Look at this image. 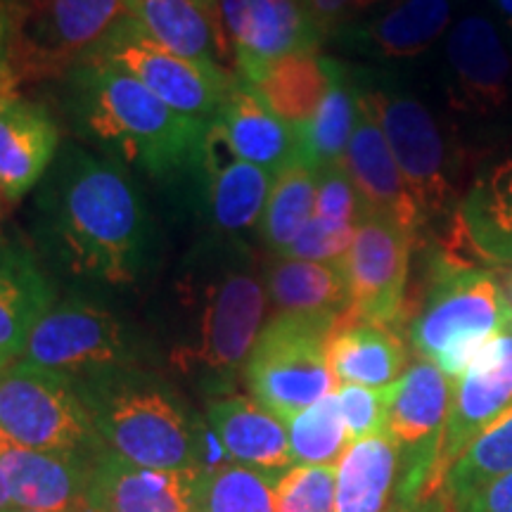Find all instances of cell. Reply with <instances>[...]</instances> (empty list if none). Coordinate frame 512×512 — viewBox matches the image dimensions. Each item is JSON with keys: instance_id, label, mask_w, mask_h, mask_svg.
<instances>
[{"instance_id": "cell-1", "label": "cell", "mask_w": 512, "mask_h": 512, "mask_svg": "<svg viewBox=\"0 0 512 512\" xmlns=\"http://www.w3.org/2000/svg\"><path fill=\"white\" fill-rule=\"evenodd\" d=\"M36 238L69 278L131 287L155 261L157 226L124 166L67 143L38 183Z\"/></svg>"}, {"instance_id": "cell-2", "label": "cell", "mask_w": 512, "mask_h": 512, "mask_svg": "<svg viewBox=\"0 0 512 512\" xmlns=\"http://www.w3.org/2000/svg\"><path fill=\"white\" fill-rule=\"evenodd\" d=\"M176 297L190 325L171 349V366L204 387H228L247 366L268 302L264 275L247 240L209 235L192 247L176 280Z\"/></svg>"}, {"instance_id": "cell-3", "label": "cell", "mask_w": 512, "mask_h": 512, "mask_svg": "<svg viewBox=\"0 0 512 512\" xmlns=\"http://www.w3.org/2000/svg\"><path fill=\"white\" fill-rule=\"evenodd\" d=\"M67 110L76 131L157 181L190 176L200 162L207 121L164 105L119 64L91 55L67 74Z\"/></svg>"}, {"instance_id": "cell-4", "label": "cell", "mask_w": 512, "mask_h": 512, "mask_svg": "<svg viewBox=\"0 0 512 512\" xmlns=\"http://www.w3.org/2000/svg\"><path fill=\"white\" fill-rule=\"evenodd\" d=\"M427 287L413 311L408 337L420 358L456 382L486 344L512 325L503 280L434 245L427 254Z\"/></svg>"}, {"instance_id": "cell-5", "label": "cell", "mask_w": 512, "mask_h": 512, "mask_svg": "<svg viewBox=\"0 0 512 512\" xmlns=\"http://www.w3.org/2000/svg\"><path fill=\"white\" fill-rule=\"evenodd\" d=\"M76 389L107 451L150 470H197L200 427L155 377L124 368L79 382Z\"/></svg>"}, {"instance_id": "cell-6", "label": "cell", "mask_w": 512, "mask_h": 512, "mask_svg": "<svg viewBox=\"0 0 512 512\" xmlns=\"http://www.w3.org/2000/svg\"><path fill=\"white\" fill-rule=\"evenodd\" d=\"M358 102L382 128L425 228L432 223L446 226L463 197V157L453 133L425 102L392 83H358Z\"/></svg>"}, {"instance_id": "cell-7", "label": "cell", "mask_w": 512, "mask_h": 512, "mask_svg": "<svg viewBox=\"0 0 512 512\" xmlns=\"http://www.w3.org/2000/svg\"><path fill=\"white\" fill-rule=\"evenodd\" d=\"M128 17V0H5V62L19 81L67 79Z\"/></svg>"}, {"instance_id": "cell-8", "label": "cell", "mask_w": 512, "mask_h": 512, "mask_svg": "<svg viewBox=\"0 0 512 512\" xmlns=\"http://www.w3.org/2000/svg\"><path fill=\"white\" fill-rule=\"evenodd\" d=\"M335 323L275 313L256 337L245 366L249 392L280 420L287 422L335 389L337 380L328 363V339Z\"/></svg>"}, {"instance_id": "cell-9", "label": "cell", "mask_w": 512, "mask_h": 512, "mask_svg": "<svg viewBox=\"0 0 512 512\" xmlns=\"http://www.w3.org/2000/svg\"><path fill=\"white\" fill-rule=\"evenodd\" d=\"M0 432L36 451L91 460L105 451L76 384L24 361L0 368Z\"/></svg>"}, {"instance_id": "cell-10", "label": "cell", "mask_w": 512, "mask_h": 512, "mask_svg": "<svg viewBox=\"0 0 512 512\" xmlns=\"http://www.w3.org/2000/svg\"><path fill=\"white\" fill-rule=\"evenodd\" d=\"M22 361L79 384L133 368L136 351L114 313L83 299H64L31 330Z\"/></svg>"}, {"instance_id": "cell-11", "label": "cell", "mask_w": 512, "mask_h": 512, "mask_svg": "<svg viewBox=\"0 0 512 512\" xmlns=\"http://www.w3.org/2000/svg\"><path fill=\"white\" fill-rule=\"evenodd\" d=\"M95 55L119 64L124 72L143 83L164 105L185 117L211 121L219 114L223 100L233 91V76H214L183 57L169 53L155 38L128 15Z\"/></svg>"}, {"instance_id": "cell-12", "label": "cell", "mask_w": 512, "mask_h": 512, "mask_svg": "<svg viewBox=\"0 0 512 512\" xmlns=\"http://www.w3.org/2000/svg\"><path fill=\"white\" fill-rule=\"evenodd\" d=\"M508 411H512V325L491 339L465 375L453 382L448 420L420 501L439 494L460 453Z\"/></svg>"}, {"instance_id": "cell-13", "label": "cell", "mask_w": 512, "mask_h": 512, "mask_svg": "<svg viewBox=\"0 0 512 512\" xmlns=\"http://www.w3.org/2000/svg\"><path fill=\"white\" fill-rule=\"evenodd\" d=\"M219 27L228 60L247 86L268 64L294 53H318L328 38L302 0H219Z\"/></svg>"}, {"instance_id": "cell-14", "label": "cell", "mask_w": 512, "mask_h": 512, "mask_svg": "<svg viewBox=\"0 0 512 512\" xmlns=\"http://www.w3.org/2000/svg\"><path fill=\"white\" fill-rule=\"evenodd\" d=\"M415 235L380 214H366L344 256L351 316L394 325L406 313V287Z\"/></svg>"}, {"instance_id": "cell-15", "label": "cell", "mask_w": 512, "mask_h": 512, "mask_svg": "<svg viewBox=\"0 0 512 512\" xmlns=\"http://www.w3.org/2000/svg\"><path fill=\"white\" fill-rule=\"evenodd\" d=\"M453 382L432 361H415L389 384L387 434L403 460L401 501H420L451 408Z\"/></svg>"}, {"instance_id": "cell-16", "label": "cell", "mask_w": 512, "mask_h": 512, "mask_svg": "<svg viewBox=\"0 0 512 512\" xmlns=\"http://www.w3.org/2000/svg\"><path fill=\"white\" fill-rule=\"evenodd\" d=\"M190 178L200 219L214 238L245 240L249 230L259 228L275 176L235 155L214 121Z\"/></svg>"}, {"instance_id": "cell-17", "label": "cell", "mask_w": 512, "mask_h": 512, "mask_svg": "<svg viewBox=\"0 0 512 512\" xmlns=\"http://www.w3.org/2000/svg\"><path fill=\"white\" fill-rule=\"evenodd\" d=\"M437 245L446 254L498 271L512 268V155L479 169Z\"/></svg>"}, {"instance_id": "cell-18", "label": "cell", "mask_w": 512, "mask_h": 512, "mask_svg": "<svg viewBox=\"0 0 512 512\" xmlns=\"http://www.w3.org/2000/svg\"><path fill=\"white\" fill-rule=\"evenodd\" d=\"M446 62L453 102L458 110L486 114L501 110L508 100L510 62L496 24L484 15L460 19L446 38Z\"/></svg>"}, {"instance_id": "cell-19", "label": "cell", "mask_w": 512, "mask_h": 512, "mask_svg": "<svg viewBox=\"0 0 512 512\" xmlns=\"http://www.w3.org/2000/svg\"><path fill=\"white\" fill-rule=\"evenodd\" d=\"M453 17V0H389L387 8L342 24L330 38L351 53L377 60H408L430 50Z\"/></svg>"}, {"instance_id": "cell-20", "label": "cell", "mask_w": 512, "mask_h": 512, "mask_svg": "<svg viewBox=\"0 0 512 512\" xmlns=\"http://www.w3.org/2000/svg\"><path fill=\"white\" fill-rule=\"evenodd\" d=\"M95 460V458H93ZM91 458L27 448L0 432V472L15 508L86 512Z\"/></svg>"}, {"instance_id": "cell-21", "label": "cell", "mask_w": 512, "mask_h": 512, "mask_svg": "<svg viewBox=\"0 0 512 512\" xmlns=\"http://www.w3.org/2000/svg\"><path fill=\"white\" fill-rule=\"evenodd\" d=\"M358 107L361 110H358L356 128L342 157V169L356 185L368 214L387 216L418 238L425 230L418 204H415L411 190L403 181L399 164L389 150L382 128L377 126L373 114L361 102H358Z\"/></svg>"}, {"instance_id": "cell-22", "label": "cell", "mask_w": 512, "mask_h": 512, "mask_svg": "<svg viewBox=\"0 0 512 512\" xmlns=\"http://www.w3.org/2000/svg\"><path fill=\"white\" fill-rule=\"evenodd\" d=\"M190 472L140 467L100 451L88 477V508L95 512H192Z\"/></svg>"}, {"instance_id": "cell-23", "label": "cell", "mask_w": 512, "mask_h": 512, "mask_svg": "<svg viewBox=\"0 0 512 512\" xmlns=\"http://www.w3.org/2000/svg\"><path fill=\"white\" fill-rule=\"evenodd\" d=\"M60 131L46 107L17 95L0 105V195L19 200L48 174Z\"/></svg>"}, {"instance_id": "cell-24", "label": "cell", "mask_w": 512, "mask_h": 512, "mask_svg": "<svg viewBox=\"0 0 512 512\" xmlns=\"http://www.w3.org/2000/svg\"><path fill=\"white\" fill-rule=\"evenodd\" d=\"M214 124L238 157L278 176L299 159V133L261 100L247 83L235 81Z\"/></svg>"}, {"instance_id": "cell-25", "label": "cell", "mask_w": 512, "mask_h": 512, "mask_svg": "<svg viewBox=\"0 0 512 512\" xmlns=\"http://www.w3.org/2000/svg\"><path fill=\"white\" fill-rule=\"evenodd\" d=\"M207 420L233 463L271 475L294 465L285 420L256 399L226 396L211 401Z\"/></svg>"}, {"instance_id": "cell-26", "label": "cell", "mask_w": 512, "mask_h": 512, "mask_svg": "<svg viewBox=\"0 0 512 512\" xmlns=\"http://www.w3.org/2000/svg\"><path fill=\"white\" fill-rule=\"evenodd\" d=\"M53 285L34 254L0 240V368L22 358L31 330L53 309Z\"/></svg>"}, {"instance_id": "cell-27", "label": "cell", "mask_w": 512, "mask_h": 512, "mask_svg": "<svg viewBox=\"0 0 512 512\" xmlns=\"http://www.w3.org/2000/svg\"><path fill=\"white\" fill-rule=\"evenodd\" d=\"M328 363L339 384L389 387L408 368V351L392 325L368 323L344 313L328 339Z\"/></svg>"}, {"instance_id": "cell-28", "label": "cell", "mask_w": 512, "mask_h": 512, "mask_svg": "<svg viewBox=\"0 0 512 512\" xmlns=\"http://www.w3.org/2000/svg\"><path fill=\"white\" fill-rule=\"evenodd\" d=\"M268 302L278 313L339 320L351 309L342 261H304L273 254L264 268Z\"/></svg>"}, {"instance_id": "cell-29", "label": "cell", "mask_w": 512, "mask_h": 512, "mask_svg": "<svg viewBox=\"0 0 512 512\" xmlns=\"http://www.w3.org/2000/svg\"><path fill=\"white\" fill-rule=\"evenodd\" d=\"M131 15L159 46L214 76H230L216 55L226 57L214 22L195 0H128Z\"/></svg>"}, {"instance_id": "cell-30", "label": "cell", "mask_w": 512, "mask_h": 512, "mask_svg": "<svg viewBox=\"0 0 512 512\" xmlns=\"http://www.w3.org/2000/svg\"><path fill=\"white\" fill-rule=\"evenodd\" d=\"M399 465V446L387 432L349 444L337 463L335 512L387 510Z\"/></svg>"}, {"instance_id": "cell-31", "label": "cell", "mask_w": 512, "mask_h": 512, "mask_svg": "<svg viewBox=\"0 0 512 512\" xmlns=\"http://www.w3.org/2000/svg\"><path fill=\"white\" fill-rule=\"evenodd\" d=\"M332 67V57L294 53L268 64L252 88L280 119L287 121L294 131H302L328 95Z\"/></svg>"}, {"instance_id": "cell-32", "label": "cell", "mask_w": 512, "mask_h": 512, "mask_svg": "<svg viewBox=\"0 0 512 512\" xmlns=\"http://www.w3.org/2000/svg\"><path fill=\"white\" fill-rule=\"evenodd\" d=\"M358 83L354 74L335 60L332 81L318 112L299 133V159L313 171L342 164L358 121Z\"/></svg>"}, {"instance_id": "cell-33", "label": "cell", "mask_w": 512, "mask_h": 512, "mask_svg": "<svg viewBox=\"0 0 512 512\" xmlns=\"http://www.w3.org/2000/svg\"><path fill=\"white\" fill-rule=\"evenodd\" d=\"M512 472V411L486 427L470 446L460 453L444 479L439 494L446 508L463 512L484 486Z\"/></svg>"}, {"instance_id": "cell-34", "label": "cell", "mask_w": 512, "mask_h": 512, "mask_svg": "<svg viewBox=\"0 0 512 512\" xmlns=\"http://www.w3.org/2000/svg\"><path fill=\"white\" fill-rule=\"evenodd\" d=\"M278 477L238 463L192 470V512H275Z\"/></svg>"}, {"instance_id": "cell-35", "label": "cell", "mask_w": 512, "mask_h": 512, "mask_svg": "<svg viewBox=\"0 0 512 512\" xmlns=\"http://www.w3.org/2000/svg\"><path fill=\"white\" fill-rule=\"evenodd\" d=\"M313 211H316V171L302 159H294L275 176L256 233L266 249L283 254L313 219Z\"/></svg>"}, {"instance_id": "cell-36", "label": "cell", "mask_w": 512, "mask_h": 512, "mask_svg": "<svg viewBox=\"0 0 512 512\" xmlns=\"http://www.w3.org/2000/svg\"><path fill=\"white\" fill-rule=\"evenodd\" d=\"M294 465L337 467L349 437L335 392L285 422Z\"/></svg>"}, {"instance_id": "cell-37", "label": "cell", "mask_w": 512, "mask_h": 512, "mask_svg": "<svg viewBox=\"0 0 512 512\" xmlns=\"http://www.w3.org/2000/svg\"><path fill=\"white\" fill-rule=\"evenodd\" d=\"M332 465H292L275 484V512H335Z\"/></svg>"}, {"instance_id": "cell-38", "label": "cell", "mask_w": 512, "mask_h": 512, "mask_svg": "<svg viewBox=\"0 0 512 512\" xmlns=\"http://www.w3.org/2000/svg\"><path fill=\"white\" fill-rule=\"evenodd\" d=\"M339 413L347 427L349 444L387 432L389 387H361V384H339L335 392Z\"/></svg>"}, {"instance_id": "cell-39", "label": "cell", "mask_w": 512, "mask_h": 512, "mask_svg": "<svg viewBox=\"0 0 512 512\" xmlns=\"http://www.w3.org/2000/svg\"><path fill=\"white\" fill-rule=\"evenodd\" d=\"M366 214V204L342 164L316 171V219L358 226Z\"/></svg>"}, {"instance_id": "cell-40", "label": "cell", "mask_w": 512, "mask_h": 512, "mask_svg": "<svg viewBox=\"0 0 512 512\" xmlns=\"http://www.w3.org/2000/svg\"><path fill=\"white\" fill-rule=\"evenodd\" d=\"M356 226L311 219L283 256L304 261H342L354 245Z\"/></svg>"}, {"instance_id": "cell-41", "label": "cell", "mask_w": 512, "mask_h": 512, "mask_svg": "<svg viewBox=\"0 0 512 512\" xmlns=\"http://www.w3.org/2000/svg\"><path fill=\"white\" fill-rule=\"evenodd\" d=\"M302 3L309 10V15L316 19L318 27L323 29V34L330 38L337 27L380 8L387 0H302Z\"/></svg>"}, {"instance_id": "cell-42", "label": "cell", "mask_w": 512, "mask_h": 512, "mask_svg": "<svg viewBox=\"0 0 512 512\" xmlns=\"http://www.w3.org/2000/svg\"><path fill=\"white\" fill-rule=\"evenodd\" d=\"M463 512H512V472L484 486Z\"/></svg>"}, {"instance_id": "cell-43", "label": "cell", "mask_w": 512, "mask_h": 512, "mask_svg": "<svg viewBox=\"0 0 512 512\" xmlns=\"http://www.w3.org/2000/svg\"><path fill=\"white\" fill-rule=\"evenodd\" d=\"M197 5H200V8L207 12L209 15V19L211 22H214V27H216V31H219V36H221V27H219V0H195ZM221 43H223V38H221ZM223 53H226V46H223ZM226 60H228V55H226Z\"/></svg>"}, {"instance_id": "cell-44", "label": "cell", "mask_w": 512, "mask_h": 512, "mask_svg": "<svg viewBox=\"0 0 512 512\" xmlns=\"http://www.w3.org/2000/svg\"><path fill=\"white\" fill-rule=\"evenodd\" d=\"M12 508H15V503H12V498H10L8 482H5L3 472H0V512H8Z\"/></svg>"}, {"instance_id": "cell-45", "label": "cell", "mask_w": 512, "mask_h": 512, "mask_svg": "<svg viewBox=\"0 0 512 512\" xmlns=\"http://www.w3.org/2000/svg\"><path fill=\"white\" fill-rule=\"evenodd\" d=\"M494 5H496V10L503 15L505 22L510 24V29H512V0H494Z\"/></svg>"}, {"instance_id": "cell-46", "label": "cell", "mask_w": 512, "mask_h": 512, "mask_svg": "<svg viewBox=\"0 0 512 512\" xmlns=\"http://www.w3.org/2000/svg\"><path fill=\"white\" fill-rule=\"evenodd\" d=\"M505 278H503V287H505V294H508V302H510V309H512V268L510 271H501Z\"/></svg>"}, {"instance_id": "cell-47", "label": "cell", "mask_w": 512, "mask_h": 512, "mask_svg": "<svg viewBox=\"0 0 512 512\" xmlns=\"http://www.w3.org/2000/svg\"><path fill=\"white\" fill-rule=\"evenodd\" d=\"M8 512H46V510H22V508H12Z\"/></svg>"}, {"instance_id": "cell-48", "label": "cell", "mask_w": 512, "mask_h": 512, "mask_svg": "<svg viewBox=\"0 0 512 512\" xmlns=\"http://www.w3.org/2000/svg\"><path fill=\"white\" fill-rule=\"evenodd\" d=\"M394 512H411V510H403V508H401V510H394Z\"/></svg>"}, {"instance_id": "cell-49", "label": "cell", "mask_w": 512, "mask_h": 512, "mask_svg": "<svg viewBox=\"0 0 512 512\" xmlns=\"http://www.w3.org/2000/svg\"><path fill=\"white\" fill-rule=\"evenodd\" d=\"M86 512H95V510H86Z\"/></svg>"}, {"instance_id": "cell-50", "label": "cell", "mask_w": 512, "mask_h": 512, "mask_svg": "<svg viewBox=\"0 0 512 512\" xmlns=\"http://www.w3.org/2000/svg\"><path fill=\"white\" fill-rule=\"evenodd\" d=\"M387 3H389V0H387Z\"/></svg>"}]
</instances>
